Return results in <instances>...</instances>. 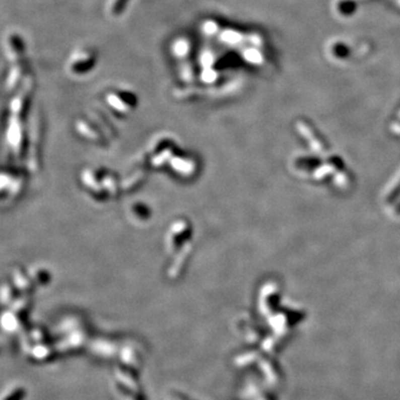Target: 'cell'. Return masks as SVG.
Here are the masks:
<instances>
[{"instance_id":"obj_1","label":"cell","mask_w":400,"mask_h":400,"mask_svg":"<svg viewBox=\"0 0 400 400\" xmlns=\"http://www.w3.org/2000/svg\"><path fill=\"white\" fill-rule=\"evenodd\" d=\"M191 49H192L191 41L185 37L177 38L171 46V50L174 52V55L177 58L180 59L188 57L189 53L191 52Z\"/></svg>"},{"instance_id":"obj_2","label":"cell","mask_w":400,"mask_h":400,"mask_svg":"<svg viewBox=\"0 0 400 400\" xmlns=\"http://www.w3.org/2000/svg\"><path fill=\"white\" fill-rule=\"evenodd\" d=\"M128 0H108L107 10L111 16H118L125 8Z\"/></svg>"},{"instance_id":"obj_3","label":"cell","mask_w":400,"mask_h":400,"mask_svg":"<svg viewBox=\"0 0 400 400\" xmlns=\"http://www.w3.org/2000/svg\"><path fill=\"white\" fill-rule=\"evenodd\" d=\"M240 35L238 34L236 30H232V29H226L223 32H221L220 35V40L226 42V44H234V42L238 41L240 39Z\"/></svg>"},{"instance_id":"obj_4","label":"cell","mask_w":400,"mask_h":400,"mask_svg":"<svg viewBox=\"0 0 400 400\" xmlns=\"http://www.w3.org/2000/svg\"><path fill=\"white\" fill-rule=\"evenodd\" d=\"M194 72H196V69H194L193 64L190 62H185V64H182L180 68L181 77L187 80L192 79L194 77Z\"/></svg>"},{"instance_id":"obj_5","label":"cell","mask_w":400,"mask_h":400,"mask_svg":"<svg viewBox=\"0 0 400 400\" xmlns=\"http://www.w3.org/2000/svg\"><path fill=\"white\" fill-rule=\"evenodd\" d=\"M214 55L210 51H205L200 56V63H202L203 68H212V64L214 62Z\"/></svg>"},{"instance_id":"obj_6","label":"cell","mask_w":400,"mask_h":400,"mask_svg":"<svg viewBox=\"0 0 400 400\" xmlns=\"http://www.w3.org/2000/svg\"><path fill=\"white\" fill-rule=\"evenodd\" d=\"M218 29H219L218 24L213 20H207L203 27L204 32H206L207 35H214L218 31Z\"/></svg>"}]
</instances>
